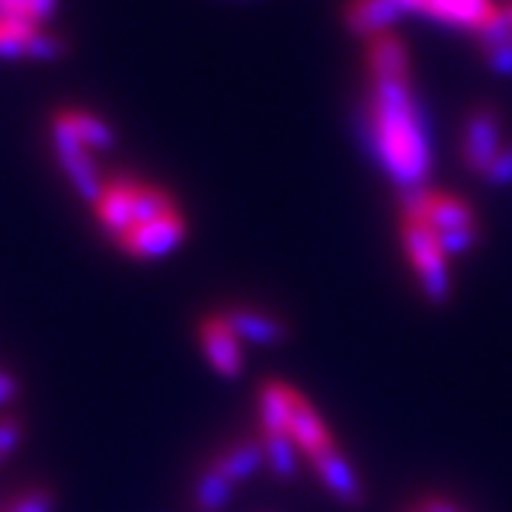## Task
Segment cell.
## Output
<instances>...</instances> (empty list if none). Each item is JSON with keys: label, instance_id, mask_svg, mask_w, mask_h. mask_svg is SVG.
<instances>
[{"label": "cell", "instance_id": "cell-14", "mask_svg": "<svg viewBox=\"0 0 512 512\" xmlns=\"http://www.w3.org/2000/svg\"><path fill=\"white\" fill-rule=\"evenodd\" d=\"M293 390L296 387L276 382V379L259 387V424H262V433H288Z\"/></svg>", "mask_w": 512, "mask_h": 512}, {"label": "cell", "instance_id": "cell-7", "mask_svg": "<svg viewBox=\"0 0 512 512\" xmlns=\"http://www.w3.org/2000/svg\"><path fill=\"white\" fill-rule=\"evenodd\" d=\"M313 470H316V476L319 481L325 484V490H328L336 501H342L345 507H359L362 501H365V487H362V478L359 473L353 470V464L348 461V456L336 447V444H330L328 450H322V453H316L311 458Z\"/></svg>", "mask_w": 512, "mask_h": 512}, {"label": "cell", "instance_id": "cell-28", "mask_svg": "<svg viewBox=\"0 0 512 512\" xmlns=\"http://www.w3.org/2000/svg\"><path fill=\"white\" fill-rule=\"evenodd\" d=\"M15 396H18V382L12 376L0 373V407H6Z\"/></svg>", "mask_w": 512, "mask_h": 512}, {"label": "cell", "instance_id": "cell-10", "mask_svg": "<svg viewBox=\"0 0 512 512\" xmlns=\"http://www.w3.org/2000/svg\"><path fill=\"white\" fill-rule=\"evenodd\" d=\"M288 436H291L293 444L299 447V453L308 458H313L316 453H322V450H328L330 444H336L333 436L328 433V427H325V421L319 419V413L313 410V404L308 402L299 390H293Z\"/></svg>", "mask_w": 512, "mask_h": 512}, {"label": "cell", "instance_id": "cell-5", "mask_svg": "<svg viewBox=\"0 0 512 512\" xmlns=\"http://www.w3.org/2000/svg\"><path fill=\"white\" fill-rule=\"evenodd\" d=\"M498 0H399L404 15H421L447 29L470 32L476 35L478 29L493 18Z\"/></svg>", "mask_w": 512, "mask_h": 512}, {"label": "cell", "instance_id": "cell-12", "mask_svg": "<svg viewBox=\"0 0 512 512\" xmlns=\"http://www.w3.org/2000/svg\"><path fill=\"white\" fill-rule=\"evenodd\" d=\"M128 188H131V180L117 177V180L106 183L103 197L94 202L97 217H100L103 228H106L114 239L123 237L128 228L134 225V220H131V194H128Z\"/></svg>", "mask_w": 512, "mask_h": 512}, {"label": "cell", "instance_id": "cell-6", "mask_svg": "<svg viewBox=\"0 0 512 512\" xmlns=\"http://www.w3.org/2000/svg\"><path fill=\"white\" fill-rule=\"evenodd\" d=\"M185 220L180 211L160 217V220L146 222V225H134L128 228L123 237L117 239L120 248L126 254L137 256V259H157V256L171 254L174 248H180L185 239Z\"/></svg>", "mask_w": 512, "mask_h": 512}, {"label": "cell", "instance_id": "cell-11", "mask_svg": "<svg viewBox=\"0 0 512 512\" xmlns=\"http://www.w3.org/2000/svg\"><path fill=\"white\" fill-rule=\"evenodd\" d=\"M220 319L239 342L259 345V348L276 345V342H282L288 336V325L282 319L271 316V313L251 311V308H231V311L220 313Z\"/></svg>", "mask_w": 512, "mask_h": 512}, {"label": "cell", "instance_id": "cell-29", "mask_svg": "<svg viewBox=\"0 0 512 512\" xmlns=\"http://www.w3.org/2000/svg\"><path fill=\"white\" fill-rule=\"evenodd\" d=\"M407 512H421V510H419V507H410V510H407Z\"/></svg>", "mask_w": 512, "mask_h": 512}, {"label": "cell", "instance_id": "cell-9", "mask_svg": "<svg viewBox=\"0 0 512 512\" xmlns=\"http://www.w3.org/2000/svg\"><path fill=\"white\" fill-rule=\"evenodd\" d=\"M200 342L211 367L225 379H237L242 373V342L228 330L220 316H211L202 322Z\"/></svg>", "mask_w": 512, "mask_h": 512}, {"label": "cell", "instance_id": "cell-4", "mask_svg": "<svg viewBox=\"0 0 512 512\" xmlns=\"http://www.w3.org/2000/svg\"><path fill=\"white\" fill-rule=\"evenodd\" d=\"M501 148H504L501 111L490 106V103L467 111L464 128H461V163L467 165V171L481 177Z\"/></svg>", "mask_w": 512, "mask_h": 512}, {"label": "cell", "instance_id": "cell-23", "mask_svg": "<svg viewBox=\"0 0 512 512\" xmlns=\"http://www.w3.org/2000/svg\"><path fill=\"white\" fill-rule=\"evenodd\" d=\"M481 180L487 185H493V188H507V185H512V146H504L495 154V160L487 165V171L481 174Z\"/></svg>", "mask_w": 512, "mask_h": 512}, {"label": "cell", "instance_id": "cell-3", "mask_svg": "<svg viewBox=\"0 0 512 512\" xmlns=\"http://www.w3.org/2000/svg\"><path fill=\"white\" fill-rule=\"evenodd\" d=\"M52 143H55L57 160L63 165L69 183L74 185V191L89 202V205H94V202L103 197L106 183H103V177H100V171H97V165H94L92 148L80 143V137H77L72 131V126L66 123L63 111L52 117Z\"/></svg>", "mask_w": 512, "mask_h": 512}, {"label": "cell", "instance_id": "cell-24", "mask_svg": "<svg viewBox=\"0 0 512 512\" xmlns=\"http://www.w3.org/2000/svg\"><path fill=\"white\" fill-rule=\"evenodd\" d=\"M6 512H55V495L49 490H26L9 504Z\"/></svg>", "mask_w": 512, "mask_h": 512}, {"label": "cell", "instance_id": "cell-20", "mask_svg": "<svg viewBox=\"0 0 512 512\" xmlns=\"http://www.w3.org/2000/svg\"><path fill=\"white\" fill-rule=\"evenodd\" d=\"M478 40V49L484 52V49H490V46H498V43H504V40H510L512 37V0H498L495 3V12L493 18L487 20L481 29H478L476 35Z\"/></svg>", "mask_w": 512, "mask_h": 512}, {"label": "cell", "instance_id": "cell-27", "mask_svg": "<svg viewBox=\"0 0 512 512\" xmlns=\"http://www.w3.org/2000/svg\"><path fill=\"white\" fill-rule=\"evenodd\" d=\"M416 507H419L421 512H461L456 504H453L450 498H444V495H424Z\"/></svg>", "mask_w": 512, "mask_h": 512}, {"label": "cell", "instance_id": "cell-19", "mask_svg": "<svg viewBox=\"0 0 512 512\" xmlns=\"http://www.w3.org/2000/svg\"><path fill=\"white\" fill-rule=\"evenodd\" d=\"M37 29H43V26L0 15V57H6V60L26 57V43H29V37L35 35Z\"/></svg>", "mask_w": 512, "mask_h": 512}, {"label": "cell", "instance_id": "cell-18", "mask_svg": "<svg viewBox=\"0 0 512 512\" xmlns=\"http://www.w3.org/2000/svg\"><path fill=\"white\" fill-rule=\"evenodd\" d=\"M66 123L72 126V131L80 137L83 146H89L92 151H106L114 146V131L106 120L94 117L92 111H63Z\"/></svg>", "mask_w": 512, "mask_h": 512}, {"label": "cell", "instance_id": "cell-17", "mask_svg": "<svg viewBox=\"0 0 512 512\" xmlns=\"http://www.w3.org/2000/svg\"><path fill=\"white\" fill-rule=\"evenodd\" d=\"M262 447H265V464L274 470L279 478H293L299 470V447L293 444L288 433H262Z\"/></svg>", "mask_w": 512, "mask_h": 512}, {"label": "cell", "instance_id": "cell-26", "mask_svg": "<svg viewBox=\"0 0 512 512\" xmlns=\"http://www.w3.org/2000/svg\"><path fill=\"white\" fill-rule=\"evenodd\" d=\"M20 439H23V424L12 416L0 419V458L12 456L18 450Z\"/></svg>", "mask_w": 512, "mask_h": 512}, {"label": "cell", "instance_id": "cell-25", "mask_svg": "<svg viewBox=\"0 0 512 512\" xmlns=\"http://www.w3.org/2000/svg\"><path fill=\"white\" fill-rule=\"evenodd\" d=\"M484 55V66L495 74V77H512V37L498 43V46H490L481 52Z\"/></svg>", "mask_w": 512, "mask_h": 512}, {"label": "cell", "instance_id": "cell-21", "mask_svg": "<svg viewBox=\"0 0 512 512\" xmlns=\"http://www.w3.org/2000/svg\"><path fill=\"white\" fill-rule=\"evenodd\" d=\"M433 231V228H430ZM433 237L439 242L441 254L447 259H456V256L470 254L478 245L481 237V228L478 225H464V228H447V231H433Z\"/></svg>", "mask_w": 512, "mask_h": 512}, {"label": "cell", "instance_id": "cell-1", "mask_svg": "<svg viewBox=\"0 0 512 512\" xmlns=\"http://www.w3.org/2000/svg\"><path fill=\"white\" fill-rule=\"evenodd\" d=\"M365 134L382 171L402 194L430 183V131L407 43L396 32L365 40Z\"/></svg>", "mask_w": 512, "mask_h": 512}, {"label": "cell", "instance_id": "cell-8", "mask_svg": "<svg viewBox=\"0 0 512 512\" xmlns=\"http://www.w3.org/2000/svg\"><path fill=\"white\" fill-rule=\"evenodd\" d=\"M407 18L399 0H345L342 20L350 35L370 40L376 35H387L396 29V23Z\"/></svg>", "mask_w": 512, "mask_h": 512}, {"label": "cell", "instance_id": "cell-2", "mask_svg": "<svg viewBox=\"0 0 512 512\" xmlns=\"http://www.w3.org/2000/svg\"><path fill=\"white\" fill-rule=\"evenodd\" d=\"M402 248L407 254V262L413 265V271L419 276V285L424 296L433 305H444L453 293L450 282V259L441 254L439 242L433 237V231L416 217H404L402 214Z\"/></svg>", "mask_w": 512, "mask_h": 512}, {"label": "cell", "instance_id": "cell-22", "mask_svg": "<svg viewBox=\"0 0 512 512\" xmlns=\"http://www.w3.org/2000/svg\"><path fill=\"white\" fill-rule=\"evenodd\" d=\"M63 52H66V49H63V40L55 35H49V32H43V29H37L35 35L29 37V43H26V57L43 60V63L57 60Z\"/></svg>", "mask_w": 512, "mask_h": 512}, {"label": "cell", "instance_id": "cell-16", "mask_svg": "<svg viewBox=\"0 0 512 512\" xmlns=\"http://www.w3.org/2000/svg\"><path fill=\"white\" fill-rule=\"evenodd\" d=\"M234 481L228 476H222L220 470L211 464L197 481V490H194V504L200 512H220L231 504L234 498Z\"/></svg>", "mask_w": 512, "mask_h": 512}, {"label": "cell", "instance_id": "cell-15", "mask_svg": "<svg viewBox=\"0 0 512 512\" xmlns=\"http://www.w3.org/2000/svg\"><path fill=\"white\" fill-rule=\"evenodd\" d=\"M128 194H131V220H134V225H146V222L160 220V217H168V214L177 211L171 194H165L163 188H157V185H143L131 180Z\"/></svg>", "mask_w": 512, "mask_h": 512}, {"label": "cell", "instance_id": "cell-13", "mask_svg": "<svg viewBox=\"0 0 512 512\" xmlns=\"http://www.w3.org/2000/svg\"><path fill=\"white\" fill-rule=\"evenodd\" d=\"M265 464V447L262 439H245L231 444L228 450H222L220 456L214 458V467L220 470L222 476H228L234 484L239 481H248L256 476Z\"/></svg>", "mask_w": 512, "mask_h": 512}]
</instances>
